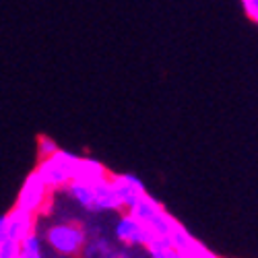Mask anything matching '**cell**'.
<instances>
[{
	"mask_svg": "<svg viewBox=\"0 0 258 258\" xmlns=\"http://www.w3.org/2000/svg\"><path fill=\"white\" fill-rule=\"evenodd\" d=\"M107 258H131V254H128L126 250H116V248H114Z\"/></svg>",
	"mask_w": 258,
	"mask_h": 258,
	"instance_id": "19",
	"label": "cell"
},
{
	"mask_svg": "<svg viewBox=\"0 0 258 258\" xmlns=\"http://www.w3.org/2000/svg\"><path fill=\"white\" fill-rule=\"evenodd\" d=\"M52 157H54V159L58 161V165L71 176V180L77 176V169H79V165H81V155L71 153V151H67V149H60V147H58V151H56Z\"/></svg>",
	"mask_w": 258,
	"mask_h": 258,
	"instance_id": "12",
	"label": "cell"
},
{
	"mask_svg": "<svg viewBox=\"0 0 258 258\" xmlns=\"http://www.w3.org/2000/svg\"><path fill=\"white\" fill-rule=\"evenodd\" d=\"M19 258H44V256H41V250H21Z\"/></svg>",
	"mask_w": 258,
	"mask_h": 258,
	"instance_id": "18",
	"label": "cell"
},
{
	"mask_svg": "<svg viewBox=\"0 0 258 258\" xmlns=\"http://www.w3.org/2000/svg\"><path fill=\"white\" fill-rule=\"evenodd\" d=\"M184 258H219V256L215 254V252H211L207 246H203V244L197 240V244L190 248V252H188Z\"/></svg>",
	"mask_w": 258,
	"mask_h": 258,
	"instance_id": "15",
	"label": "cell"
},
{
	"mask_svg": "<svg viewBox=\"0 0 258 258\" xmlns=\"http://www.w3.org/2000/svg\"><path fill=\"white\" fill-rule=\"evenodd\" d=\"M35 171L37 176L44 180V184L48 186L50 192H56V190H64V186H67L71 182V176L64 171L58 161L54 157H48V159H39L37 165H35Z\"/></svg>",
	"mask_w": 258,
	"mask_h": 258,
	"instance_id": "6",
	"label": "cell"
},
{
	"mask_svg": "<svg viewBox=\"0 0 258 258\" xmlns=\"http://www.w3.org/2000/svg\"><path fill=\"white\" fill-rule=\"evenodd\" d=\"M48 199H50V190L44 184V180L37 176V171L33 169L31 174L25 178L23 186H21L15 207L23 209V211H29L33 215H39L41 211H44V205L48 203Z\"/></svg>",
	"mask_w": 258,
	"mask_h": 258,
	"instance_id": "3",
	"label": "cell"
},
{
	"mask_svg": "<svg viewBox=\"0 0 258 258\" xmlns=\"http://www.w3.org/2000/svg\"><path fill=\"white\" fill-rule=\"evenodd\" d=\"M7 219H9V238L21 242L23 238H27L29 233L35 231V219L37 215L23 211V209H13L11 213H7Z\"/></svg>",
	"mask_w": 258,
	"mask_h": 258,
	"instance_id": "7",
	"label": "cell"
},
{
	"mask_svg": "<svg viewBox=\"0 0 258 258\" xmlns=\"http://www.w3.org/2000/svg\"><path fill=\"white\" fill-rule=\"evenodd\" d=\"M149 258H184L169 240H151L145 246Z\"/></svg>",
	"mask_w": 258,
	"mask_h": 258,
	"instance_id": "11",
	"label": "cell"
},
{
	"mask_svg": "<svg viewBox=\"0 0 258 258\" xmlns=\"http://www.w3.org/2000/svg\"><path fill=\"white\" fill-rule=\"evenodd\" d=\"M114 238L126 248H145L151 242V233L133 213L122 211L114 225Z\"/></svg>",
	"mask_w": 258,
	"mask_h": 258,
	"instance_id": "4",
	"label": "cell"
},
{
	"mask_svg": "<svg viewBox=\"0 0 258 258\" xmlns=\"http://www.w3.org/2000/svg\"><path fill=\"white\" fill-rule=\"evenodd\" d=\"M93 192H95V213H122L120 203L114 195V188L110 184V174H107V178L93 184Z\"/></svg>",
	"mask_w": 258,
	"mask_h": 258,
	"instance_id": "8",
	"label": "cell"
},
{
	"mask_svg": "<svg viewBox=\"0 0 258 258\" xmlns=\"http://www.w3.org/2000/svg\"><path fill=\"white\" fill-rule=\"evenodd\" d=\"M107 174H110V171H107L99 161H95V159H91V157H81V165H79V169H77V176H75V178L95 184V182L107 178Z\"/></svg>",
	"mask_w": 258,
	"mask_h": 258,
	"instance_id": "10",
	"label": "cell"
},
{
	"mask_svg": "<svg viewBox=\"0 0 258 258\" xmlns=\"http://www.w3.org/2000/svg\"><path fill=\"white\" fill-rule=\"evenodd\" d=\"M64 190L69 192V197L75 201V205H79L85 211L95 213V192H93V184L91 182L73 178L67 186H64Z\"/></svg>",
	"mask_w": 258,
	"mask_h": 258,
	"instance_id": "9",
	"label": "cell"
},
{
	"mask_svg": "<svg viewBox=\"0 0 258 258\" xmlns=\"http://www.w3.org/2000/svg\"><path fill=\"white\" fill-rule=\"evenodd\" d=\"M110 184L114 188V195L120 203L122 211H133L137 203L147 195L145 182L135 174H110Z\"/></svg>",
	"mask_w": 258,
	"mask_h": 258,
	"instance_id": "5",
	"label": "cell"
},
{
	"mask_svg": "<svg viewBox=\"0 0 258 258\" xmlns=\"http://www.w3.org/2000/svg\"><path fill=\"white\" fill-rule=\"evenodd\" d=\"M56 151H58V145L54 143V139H50V137H39L37 139V155H39V159H48Z\"/></svg>",
	"mask_w": 258,
	"mask_h": 258,
	"instance_id": "13",
	"label": "cell"
},
{
	"mask_svg": "<svg viewBox=\"0 0 258 258\" xmlns=\"http://www.w3.org/2000/svg\"><path fill=\"white\" fill-rule=\"evenodd\" d=\"M46 244L64 258H79L87 246L89 238L85 227L77 221H60L46 229Z\"/></svg>",
	"mask_w": 258,
	"mask_h": 258,
	"instance_id": "1",
	"label": "cell"
},
{
	"mask_svg": "<svg viewBox=\"0 0 258 258\" xmlns=\"http://www.w3.org/2000/svg\"><path fill=\"white\" fill-rule=\"evenodd\" d=\"M242 3H244V9H246L248 17L258 23V0H242Z\"/></svg>",
	"mask_w": 258,
	"mask_h": 258,
	"instance_id": "16",
	"label": "cell"
},
{
	"mask_svg": "<svg viewBox=\"0 0 258 258\" xmlns=\"http://www.w3.org/2000/svg\"><path fill=\"white\" fill-rule=\"evenodd\" d=\"M21 254V244L17 240H0V258H19Z\"/></svg>",
	"mask_w": 258,
	"mask_h": 258,
	"instance_id": "14",
	"label": "cell"
},
{
	"mask_svg": "<svg viewBox=\"0 0 258 258\" xmlns=\"http://www.w3.org/2000/svg\"><path fill=\"white\" fill-rule=\"evenodd\" d=\"M9 238V219L7 215H3L0 217V240H7Z\"/></svg>",
	"mask_w": 258,
	"mask_h": 258,
	"instance_id": "17",
	"label": "cell"
},
{
	"mask_svg": "<svg viewBox=\"0 0 258 258\" xmlns=\"http://www.w3.org/2000/svg\"><path fill=\"white\" fill-rule=\"evenodd\" d=\"M128 213H133L135 217L147 227V231L151 233V240H169L171 233H174L176 227L180 225L163 209V205L159 201L149 197V192L137 203V207L133 211H128Z\"/></svg>",
	"mask_w": 258,
	"mask_h": 258,
	"instance_id": "2",
	"label": "cell"
}]
</instances>
